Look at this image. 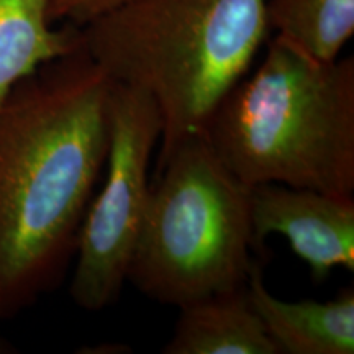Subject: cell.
<instances>
[{
    "instance_id": "30bf717a",
    "label": "cell",
    "mask_w": 354,
    "mask_h": 354,
    "mask_svg": "<svg viewBox=\"0 0 354 354\" xmlns=\"http://www.w3.org/2000/svg\"><path fill=\"white\" fill-rule=\"evenodd\" d=\"M271 32L318 59L333 61L354 33V0H268Z\"/></svg>"
},
{
    "instance_id": "5b68a950",
    "label": "cell",
    "mask_w": 354,
    "mask_h": 354,
    "mask_svg": "<svg viewBox=\"0 0 354 354\" xmlns=\"http://www.w3.org/2000/svg\"><path fill=\"white\" fill-rule=\"evenodd\" d=\"M161 117L143 91L113 82L109 151L99 192L84 215L69 295L79 308L100 312L120 297L151 196V158Z\"/></svg>"
},
{
    "instance_id": "9c48e42d",
    "label": "cell",
    "mask_w": 354,
    "mask_h": 354,
    "mask_svg": "<svg viewBox=\"0 0 354 354\" xmlns=\"http://www.w3.org/2000/svg\"><path fill=\"white\" fill-rule=\"evenodd\" d=\"M50 0H0V104L21 79L39 66L81 46V26L55 28Z\"/></svg>"
},
{
    "instance_id": "ba28073f",
    "label": "cell",
    "mask_w": 354,
    "mask_h": 354,
    "mask_svg": "<svg viewBox=\"0 0 354 354\" xmlns=\"http://www.w3.org/2000/svg\"><path fill=\"white\" fill-rule=\"evenodd\" d=\"M165 354H279L246 284L180 305Z\"/></svg>"
},
{
    "instance_id": "6da1fadb",
    "label": "cell",
    "mask_w": 354,
    "mask_h": 354,
    "mask_svg": "<svg viewBox=\"0 0 354 354\" xmlns=\"http://www.w3.org/2000/svg\"><path fill=\"white\" fill-rule=\"evenodd\" d=\"M113 81L81 46L0 104V323L63 282L104 174Z\"/></svg>"
},
{
    "instance_id": "277c9868",
    "label": "cell",
    "mask_w": 354,
    "mask_h": 354,
    "mask_svg": "<svg viewBox=\"0 0 354 354\" xmlns=\"http://www.w3.org/2000/svg\"><path fill=\"white\" fill-rule=\"evenodd\" d=\"M251 250L250 185L205 135L183 141L156 166L128 281L148 299L180 307L245 286Z\"/></svg>"
},
{
    "instance_id": "52a82bcc",
    "label": "cell",
    "mask_w": 354,
    "mask_h": 354,
    "mask_svg": "<svg viewBox=\"0 0 354 354\" xmlns=\"http://www.w3.org/2000/svg\"><path fill=\"white\" fill-rule=\"evenodd\" d=\"M246 289L279 354L354 353L353 289H344L326 302L281 300L266 287L258 263L251 266Z\"/></svg>"
},
{
    "instance_id": "8fae6325",
    "label": "cell",
    "mask_w": 354,
    "mask_h": 354,
    "mask_svg": "<svg viewBox=\"0 0 354 354\" xmlns=\"http://www.w3.org/2000/svg\"><path fill=\"white\" fill-rule=\"evenodd\" d=\"M125 2L127 0H50L48 19L51 24L63 21V24L84 26Z\"/></svg>"
},
{
    "instance_id": "7a4b0ae2",
    "label": "cell",
    "mask_w": 354,
    "mask_h": 354,
    "mask_svg": "<svg viewBox=\"0 0 354 354\" xmlns=\"http://www.w3.org/2000/svg\"><path fill=\"white\" fill-rule=\"evenodd\" d=\"M268 0H127L81 26L82 46L113 82L156 104V166L203 135L212 113L268 43Z\"/></svg>"
},
{
    "instance_id": "3957f363",
    "label": "cell",
    "mask_w": 354,
    "mask_h": 354,
    "mask_svg": "<svg viewBox=\"0 0 354 354\" xmlns=\"http://www.w3.org/2000/svg\"><path fill=\"white\" fill-rule=\"evenodd\" d=\"M251 76L220 100L205 135L243 184L354 196V59H318L274 35Z\"/></svg>"
},
{
    "instance_id": "8992f818",
    "label": "cell",
    "mask_w": 354,
    "mask_h": 354,
    "mask_svg": "<svg viewBox=\"0 0 354 354\" xmlns=\"http://www.w3.org/2000/svg\"><path fill=\"white\" fill-rule=\"evenodd\" d=\"M250 216L254 250L271 234H281L315 281H325L336 268L354 271V196L250 185Z\"/></svg>"
}]
</instances>
